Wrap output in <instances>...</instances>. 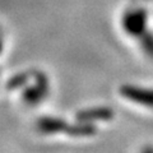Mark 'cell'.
I'll use <instances>...</instances> for the list:
<instances>
[{
	"mask_svg": "<svg viewBox=\"0 0 153 153\" xmlns=\"http://www.w3.org/2000/svg\"><path fill=\"white\" fill-rule=\"evenodd\" d=\"M121 23L128 35L140 37L147 32V12L144 9H130L124 14Z\"/></svg>",
	"mask_w": 153,
	"mask_h": 153,
	"instance_id": "6da1fadb",
	"label": "cell"
},
{
	"mask_svg": "<svg viewBox=\"0 0 153 153\" xmlns=\"http://www.w3.org/2000/svg\"><path fill=\"white\" fill-rule=\"evenodd\" d=\"M33 76H35V84L28 87L23 93V100L28 105H36L41 100H44L47 94V89H49L47 78L45 74L36 71V73H33Z\"/></svg>",
	"mask_w": 153,
	"mask_h": 153,
	"instance_id": "7a4b0ae2",
	"label": "cell"
},
{
	"mask_svg": "<svg viewBox=\"0 0 153 153\" xmlns=\"http://www.w3.org/2000/svg\"><path fill=\"white\" fill-rule=\"evenodd\" d=\"M120 94L135 103L143 105L147 107H153V89L126 84L120 88Z\"/></svg>",
	"mask_w": 153,
	"mask_h": 153,
	"instance_id": "3957f363",
	"label": "cell"
},
{
	"mask_svg": "<svg viewBox=\"0 0 153 153\" xmlns=\"http://www.w3.org/2000/svg\"><path fill=\"white\" fill-rule=\"evenodd\" d=\"M114 116V112L108 107H93L83 110L76 114V120L80 123H89L94 120H110Z\"/></svg>",
	"mask_w": 153,
	"mask_h": 153,
	"instance_id": "277c9868",
	"label": "cell"
},
{
	"mask_svg": "<svg viewBox=\"0 0 153 153\" xmlns=\"http://www.w3.org/2000/svg\"><path fill=\"white\" fill-rule=\"evenodd\" d=\"M37 126H38V130L44 134H55L61 131L66 133L69 128V125L64 120L57 117H50V116L40 119L37 123Z\"/></svg>",
	"mask_w": 153,
	"mask_h": 153,
	"instance_id": "5b68a950",
	"label": "cell"
},
{
	"mask_svg": "<svg viewBox=\"0 0 153 153\" xmlns=\"http://www.w3.org/2000/svg\"><path fill=\"white\" fill-rule=\"evenodd\" d=\"M96 133V128L92 124H87V123H82V124H75L68 128L66 134L69 135H74V137H89L93 135Z\"/></svg>",
	"mask_w": 153,
	"mask_h": 153,
	"instance_id": "8992f818",
	"label": "cell"
},
{
	"mask_svg": "<svg viewBox=\"0 0 153 153\" xmlns=\"http://www.w3.org/2000/svg\"><path fill=\"white\" fill-rule=\"evenodd\" d=\"M30 78H31V74L30 73H19V74H16V75L12 76V78L8 80L7 89H17L19 87H22V85H26Z\"/></svg>",
	"mask_w": 153,
	"mask_h": 153,
	"instance_id": "52a82bcc",
	"label": "cell"
},
{
	"mask_svg": "<svg viewBox=\"0 0 153 153\" xmlns=\"http://www.w3.org/2000/svg\"><path fill=\"white\" fill-rule=\"evenodd\" d=\"M140 44L143 46V49L149 56L153 57V35L149 32H146L143 36H140Z\"/></svg>",
	"mask_w": 153,
	"mask_h": 153,
	"instance_id": "ba28073f",
	"label": "cell"
}]
</instances>
